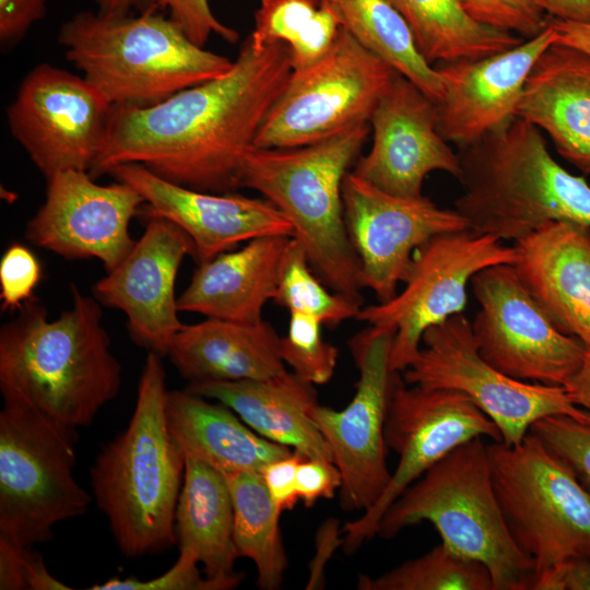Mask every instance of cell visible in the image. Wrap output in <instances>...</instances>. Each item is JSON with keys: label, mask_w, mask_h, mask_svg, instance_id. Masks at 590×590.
<instances>
[{"label": "cell", "mask_w": 590, "mask_h": 590, "mask_svg": "<svg viewBox=\"0 0 590 590\" xmlns=\"http://www.w3.org/2000/svg\"><path fill=\"white\" fill-rule=\"evenodd\" d=\"M293 71L288 48L248 38L224 75L149 107L113 106L106 144L90 175L135 163L190 189L233 193L243 160Z\"/></svg>", "instance_id": "1"}, {"label": "cell", "mask_w": 590, "mask_h": 590, "mask_svg": "<svg viewBox=\"0 0 590 590\" xmlns=\"http://www.w3.org/2000/svg\"><path fill=\"white\" fill-rule=\"evenodd\" d=\"M71 296V307L56 319L33 297L2 324L0 392L3 402L79 428L118 396L122 369L103 326L102 305L75 284Z\"/></svg>", "instance_id": "2"}, {"label": "cell", "mask_w": 590, "mask_h": 590, "mask_svg": "<svg viewBox=\"0 0 590 590\" xmlns=\"http://www.w3.org/2000/svg\"><path fill=\"white\" fill-rule=\"evenodd\" d=\"M162 358L148 353L128 426L102 448L90 472L95 503L120 552L130 558L158 554L176 543L186 456L167 422Z\"/></svg>", "instance_id": "3"}, {"label": "cell", "mask_w": 590, "mask_h": 590, "mask_svg": "<svg viewBox=\"0 0 590 590\" xmlns=\"http://www.w3.org/2000/svg\"><path fill=\"white\" fill-rule=\"evenodd\" d=\"M457 154L464 191L455 210L470 229L515 243L553 221L590 226V185L553 158L528 120L515 116Z\"/></svg>", "instance_id": "4"}, {"label": "cell", "mask_w": 590, "mask_h": 590, "mask_svg": "<svg viewBox=\"0 0 590 590\" xmlns=\"http://www.w3.org/2000/svg\"><path fill=\"white\" fill-rule=\"evenodd\" d=\"M369 132L363 123L303 146H252L239 175L240 188L258 191L288 219L321 281L361 305V267L345 225L342 188Z\"/></svg>", "instance_id": "5"}, {"label": "cell", "mask_w": 590, "mask_h": 590, "mask_svg": "<svg viewBox=\"0 0 590 590\" xmlns=\"http://www.w3.org/2000/svg\"><path fill=\"white\" fill-rule=\"evenodd\" d=\"M66 58L113 105L149 107L220 78L234 60L194 44L156 10L82 11L60 27Z\"/></svg>", "instance_id": "6"}, {"label": "cell", "mask_w": 590, "mask_h": 590, "mask_svg": "<svg viewBox=\"0 0 590 590\" xmlns=\"http://www.w3.org/2000/svg\"><path fill=\"white\" fill-rule=\"evenodd\" d=\"M422 522L451 551L485 565L494 590H529L533 562L507 527L483 438L455 448L412 483L386 510L377 534L392 539Z\"/></svg>", "instance_id": "7"}, {"label": "cell", "mask_w": 590, "mask_h": 590, "mask_svg": "<svg viewBox=\"0 0 590 590\" xmlns=\"http://www.w3.org/2000/svg\"><path fill=\"white\" fill-rule=\"evenodd\" d=\"M76 428L23 404L0 411V535L33 546L86 514L92 496L75 480Z\"/></svg>", "instance_id": "8"}, {"label": "cell", "mask_w": 590, "mask_h": 590, "mask_svg": "<svg viewBox=\"0 0 590 590\" xmlns=\"http://www.w3.org/2000/svg\"><path fill=\"white\" fill-rule=\"evenodd\" d=\"M487 455L507 527L534 575L590 560V489L575 472L531 432L517 445L488 444Z\"/></svg>", "instance_id": "9"}, {"label": "cell", "mask_w": 590, "mask_h": 590, "mask_svg": "<svg viewBox=\"0 0 590 590\" xmlns=\"http://www.w3.org/2000/svg\"><path fill=\"white\" fill-rule=\"evenodd\" d=\"M398 72L340 26L329 52L315 64L293 70L255 141L263 149L311 144L370 116Z\"/></svg>", "instance_id": "10"}, {"label": "cell", "mask_w": 590, "mask_h": 590, "mask_svg": "<svg viewBox=\"0 0 590 590\" xmlns=\"http://www.w3.org/2000/svg\"><path fill=\"white\" fill-rule=\"evenodd\" d=\"M402 378L408 385L467 396L497 426L506 445L519 444L535 422L547 416L590 423V413L577 406L564 387L518 380L485 361L462 312L425 331Z\"/></svg>", "instance_id": "11"}, {"label": "cell", "mask_w": 590, "mask_h": 590, "mask_svg": "<svg viewBox=\"0 0 590 590\" xmlns=\"http://www.w3.org/2000/svg\"><path fill=\"white\" fill-rule=\"evenodd\" d=\"M516 252L499 238L470 228L434 236L412 257L400 292L384 303L362 306L356 320L394 331L390 365L405 370L417 356L425 331L467 305L472 278L495 264H512Z\"/></svg>", "instance_id": "12"}, {"label": "cell", "mask_w": 590, "mask_h": 590, "mask_svg": "<svg viewBox=\"0 0 590 590\" xmlns=\"http://www.w3.org/2000/svg\"><path fill=\"white\" fill-rule=\"evenodd\" d=\"M479 437L502 441L497 426L467 396L408 385L399 373L385 425L387 448L399 461L379 499L342 527L343 551L355 553L377 535L384 514L412 483L455 448Z\"/></svg>", "instance_id": "13"}, {"label": "cell", "mask_w": 590, "mask_h": 590, "mask_svg": "<svg viewBox=\"0 0 590 590\" xmlns=\"http://www.w3.org/2000/svg\"><path fill=\"white\" fill-rule=\"evenodd\" d=\"M471 286L479 303L471 326L481 356L515 379L565 387L589 350L557 329L514 266L487 267Z\"/></svg>", "instance_id": "14"}, {"label": "cell", "mask_w": 590, "mask_h": 590, "mask_svg": "<svg viewBox=\"0 0 590 590\" xmlns=\"http://www.w3.org/2000/svg\"><path fill=\"white\" fill-rule=\"evenodd\" d=\"M394 331L368 326L349 346L358 370L355 394L340 411L318 404L312 416L327 439L341 476V506L366 511L382 495L387 467L385 425L399 371L390 365Z\"/></svg>", "instance_id": "15"}, {"label": "cell", "mask_w": 590, "mask_h": 590, "mask_svg": "<svg viewBox=\"0 0 590 590\" xmlns=\"http://www.w3.org/2000/svg\"><path fill=\"white\" fill-rule=\"evenodd\" d=\"M111 110L82 75L39 63L21 82L7 119L47 179L64 170L90 173L106 144Z\"/></svg>", "instance_id": "16"}, {"label": "cell", "mask_w": 590, "mask_h": 590, "mask_svg": "<svg viewBox=\"0 0 590 590\" xmlns=\"http://www.w3.org/2000/svg\"><path fill=\"white\" fill-rule=\"evenodd\" d=\"M344 220L362 284L378 303L392 298L414 251L436 235L469 228L455 209L429 198L394 196L349 172L342 188Z\"/></svg>", "instance_id": "17"}, {"label": "cell", "mask_w": 590, "mask_h": 590, "mask_svg": "<svg viewBox=\"0 0 590 590\" xmlns=\"http://www.w3.org/2000/svg\"><path fill=\"white\" fill-rule=\"evenodd\" d=\"M46 180L45 201L25 239L67 260L95 258L114 269L135 244L129 225L141 214V194L116 180L98 185L87 172L64 170Z\"/></svg>", "instance_id": "18"}, {"label": "cell", "mask_w": 590, "mask_h": 590, "mask_svg": "<svg viewBox=\"0 0 590 590\" xmlns=\"http://www.w3.org/2000/svg\"><path fill=\"white\" fill-rule=\"evenodd\" d=\"M146 225L129 253L93 286L102 306L121 310L132 341L148 352L167 356L182 328L175 284L193 244L179 226L158 215L141 213Z\"/></svg>", "instance_id": "19"}, {"label": "cell", "mask_w": 590, "mask_h": 590, "mask_svg": "<svg viewBox=\"0 0 590 590\" xmlns=\"http://www.w3.org/2000/svg\"><path fill=\"white\" fill-rule=\"evenodd\" d=\"M373 145L352 170L379 189L421 197L425 177L435 170L458 179V154L439 134L436 104L412 81L397 73L369 119Z\"/></svg>", "instance_id": "20"}, {"label": "cell", "mask_w": 590, "mask_h": 590, "mask_svg": "<svg viewBox=\"0 0 590 590\" xmlns=\"http://www.w3.org/2000/svg\"><path fill=\"white\" fill-rule=\"evenodd\" d=\"M107 174L141 194L144 200L141 213L167 219L188 234L197 264L229 251L239 243L294 234L288 219L264 198L190 189L135 163L114 166Z\"/></svg>", "instance_id": "21"}, {"label": "cell", "mask_w": 590, "mask_h": 590, "mask_svg": "<svg viewBox=\"0 0 590 590\" xmlns=\"http://www.w3.org/2000/svg\"><path fill=\"white\" fill-rule=\"evenodd\" d=\"M552 44L546 23L539 35L508 50L434 64L445 90L436 104L439 134L461 149L512 119L532 67Z\"/></svg>", "instance_id": "22"}, {"label": "cell", "mask_w": 590, "mask_h": 590, "mask_svg": "<svg viewBox=\"0 0 590 590\" xmlns=\"http://www.w3.org/2000/svg\"><path fill=\"white\" fill-rule=\"evenodd\" d=\"M514 248L526 288L558 330L590 351V226L553 221Z\"/></svg>", "instance_id": "23"}, {"label": "cell", "mask_w": 590, "mask_h": 590, "mask_svg": "<svg viewBox=\"0 0 590 590\" xmlns=\"http://www.w3.org/2000/svg\"><path fill=\"white\" fill-rule=\"evenodd\" d=\"M516 116L545 131L560 156L590 174V56L552 44L532 67Z\"/></svg>", "instance_id": "24"}, {"label": "cell", "mask_w": 590, "mask_h": 590, "mask_svg": "<svg viewBox=\"0 0 590 590\" xmlns=\"http://www.w3.org/2000/svg\"><path fill=\"white\" fill-rule=\"evenodd\" d=\"M190 392L220 402L261 437L306 458L333 461L312 416L319 404L312 385L288 370L262 380L189 384Z\"/></svg>", "instance_id": "25"}, {"label": "cell", "mask_w": 590, "mask_h": 590, "mask_svg": "<svg viewBox=\"0 0 590 590\" xmlns=\"http://www.w3.org/2000/svg\"><path fill=\"white\" fill-rule=\"evenodd\" d=\"M290 238L258 237L198 264L178 297L179 311L244 323L263 320L262 310L274 298Z\"/></svg>", "instance_id": "26"}, {"label": "cell", "mask_w": 590, "mask_h": 590, "mask_svg": "<svg viewBox=\"0 0 590 590\" xmlns=\"http://www.w3.org/2000/svg\"><path fill=\"white\" fill-rule=\"evenodd\" d=\"M273 327L215 318L184 324L167 356L189 384L262 380L286 371Z\"/></svg>", "instance_id": "27"}, {"label": "cell", "mask_w": 590, "mask_h": 590, "mask_svg": "<svg viewBox=\"0 0 590 590\" xmlns=\"http://www.w3.org/2000/svg\"><path fill=\"white\" fill-rule=\"evenodd\" d=\"M166 415L186 458L223 473H261L266 465L293 451L258 435L226 405L187 389L167 392Z\"/></svg>", "instance_id": "28"}, {"label": "cell", "mask_w": 590, "mask_h": 590, "mask_svg": "<svg viewBox=\"0 0 590 590\" xmlns=\"http://www.w3.org/2000/svg\"><path fill=\"white\" fill-rule=\"evenodd\" d=\"M179 552L193 556L203 574L223 590L236 588L239 557L234 541V507L224 473L186 458L185 476L175 515Z\"/></svg>", "instance_id": "29"}, {"label": "cell", "mask_w": 590, "mask_h": 590, "mask_svg": "<svg viewBox=\"0 0 590 590\" xmlns=\"http://www.w3.org/2000/svg\"><path fill=\"white\" fill-rule=\"evenodd\" d=\"M408 24L417 50L434 66L508 50L524 39L472 17L467 0H389Z\"/></svg>", "instance_id": "30"}, {"label": "cell", "mask_w": 590, "mask_h": 590, "mask_svg": "<svg viewBox=\"0 0 590 590\" xmlns=\"http://www.w3.org/2000/svg\"><path fill=\"white\" fill-rule=\"evenodd\" d=\"M328 8L339 25L365 48L417 85L438 104L444 83L433 66L420 54L413 35L389 0H315Z\"/></svg>", "instance_id": "31"}, {"label": "cell", "mask_w": 590, "mask_h": 590, "mask_svg": "<svg viewBox=\"0 0 590 590\" xmlns=\"http://www.w3.org/2000/svg\"><path fill=\"white\" fill-rule=\"evenodd\" d=\"M234 507V541L239 557L252 560L257 586L281 587L288 567L280 531L281 511L271 499L261 473H224Z\"/></svg>", "instance_id": "32"}, {"label": "cell", "mask_w": 590, "mask_h": 590, "mask_svg": "<svg viewBox=\"0 0 590 590\" xmlns=\"http://www.w3.org/2000/svg\"><path fill=\"white\" fill-rule=\"evenodd\" d=\"M339 31L334 14L315 0H260L249 39L257 48L285 44L293 70H303L329 52Z\"/></svg>", "instance_id": "33"}, {"label": "cell", "mask_w": 590, "mask_h": 590, "mask_svg": "<svg viewBox=\"0 0 590 590\" xmlns=\"http://www.w3.org/2000/svg\"><path fill=\"white\" fill-rule=\"evenodd\" d=\"M361 590H494L491 573L482 563L440 543L375 578L359 576Z\"/></svg>", "instance_id": "34"}, {"label": "cell", "mask_w": 590, "mask_h": 590, "mask_svg": "<svg viewBox=\"0 0 590 590\" xmlns=\"http://www.w3.org/2000/svg\"><path fill=\"white\" fill-rule=\"evenodd\" d=\"M273 300L290 314L314 317L328 327L356 318L363 306L344 295L330 292L314 271L303 246L293 237L282 257Z\"/></svg>", "instance_id": "35"}, {"label": "cell", "mask_w": 590, "mask_h": 590, "mask_svg": "<svg viewBox=\"0 0 590 590\" xmlns=\"http://www.w3.org/2000/svg\"><path fill=\"white\" fill-rule=\"evenodd\" d=\"M321 326L314 317L290 314L287 334L280 340L284 364L312 386L331 380L339 358V350L323 340Z\"/></svg>", "instance_id": "36"}, {"label": "cell", "mask_w": 590, "mask_h": 590, "mask_svg": "<svg viewBox=\"0 0 590 590\" xmlns=\"http://www.w3.org/2000/svg\"><path fill=\"white\" fill-rule=\"evenodd\" d=\"M530 432L558 456L590 489V423L565 415L535 422Z\"/></svg>", "instance_id": "37"}, {"label": "cell", "mask_w": 590, "mask_h": 590, "mask_svg": "<svg viewBox=\"0 0 590 590\" xmlns=\"http://www.w3.org/2000/svg\"><path fill=\"white\" fill-rule=\"evenodd\" d=\"M0 535V589L1 590H69L52 576L40 554Z\"/></svg>", "instance_id": "38"}, {"label": "cell", "mask_w": 590, "mask_h": 590, "mask_svg": "<svg viewBox=\"0 0 590 590\" xmlns=\"http://www.w3.org/2000/svg\"><path fill=\"white\" fill-rule=\"evenodd\" d=\"M465 9L476 21L523 39L539 35L547 23V14L538 0H467Z\"/></svg>", "instance_id": "39"}, {"label": "cell", "mask_w": 590, "mask_h": 590, "mask_svg": "<svg viewBox=\"0 0 590 590\" xmlns=\"http://www.w3.org/2000/svg\"><path fill=\"white\" fill-rule=\"evenodd\" d=\"M43 278V268L25 245L11 244L0 259V299L2 310L16 311L33 298Z\"/></svg>", "instance_id": "40"}, {"label": "cell", "mask_w": 590, "mask_h": 590, "mask_svg": "<svg viewBox=\"0 0 590 590\" xmlns=\"http://www.w3.org/2000/svg\"><path fill=\"white\" fill-rule=\"evenodd\" d=\"M197 559L179 552L175 564L158 577L140 580L138 578H111L94 585L91 590H223L222 587L201 574Z\"/></svg>", "instance_id": "41"}, {"label": "cell", "mask_w": 590, "mask_h": 590, "mask_svg": "<svg viewBox=\"0 0 590 590\" xmlns=\"http://www.w3.org/2000/svg\"><path fill=\"white\" fill-rule=\"evenodd\" d=\"M158 8L167 10L194 44L204 47L212 35L228 43L239 38L237 31L222 23L212 12L209 0H158Z\"/></svg>", "instance_id": "42"}, {"label": "cell", "mask_w": 590, "mask_h": 590, "mask_svg": "<svg viewBox=\"0 0 590 590\" xmlns=\"http://www.w3.org/2000/svg\"><path fill=\"white\" fill-rule=\"evenodd\" d=\"M341 485V473L332 461L304 457L297 467V494L306 507H312L319 499L333 498Z\"/></svg>", "instance_id": "43"}, {"label": "cell", "mask_w": 590, "mask_h": 590, "mask_svg": "<svg viewBox=\"0 0 590 590\" xmlns=\"http://www.w3.org/2000/svg\"><path fill=\"white\" fill-rule=\"evenodd\" d=\"M303 458L302 453L293 450L290 455L272 461L261 471L269 495L281 512L292 510L299 500L296 472Z\"/></svg>", "instance_id": "44"}, {"label": "cell", "mask_w": 590, "mask_h": 590, "mask_svg": "<svg viewBox=\"0 0 590 590\" xmlns=\"http://www.w3.org/2000/svg\"><path fill=\"white\" fill-rule=\"evenodd\" d=\"M47 0H0V42L19 43L46 14Z\"/></svg>", "instance_id": "45"}, {"label": "cell", "mask_w": 590, "mask_h": 590, "mask_svg": "<svg viewBox=\"0 0 590 590\" xmlns=\"http://www.w3.org/2000/svg\"><path fill=\"white\" fill-rule=\"evenodd\" d=\"M529 590H590V560L573 558L533 576Z\"/></svg>", "instance_id": "46"}, {"label": "cell", "mask_w": 590, "mask_h": 590, "mask_svg": "<svg viewBox=\"0 0 590 590\" xmlns=\"http://www.w3.org/2000/svg\"><path fill=\"white\" fill-rule=\"evenodd\" d=\"M342 528L339 520L328 518L319 527L316 534V552L309 564L307 590L322 589L324 586V567L339 546L343 544Z\"/></svg>", "instance_id": "47"}, {"label": "cell", "mask_w": 590, "mask_h": 590, "mask_svg": "<svg viewBox=\"0 0 590 590\" xmlns=\"http://www.w3.org/2000/svg\"><path fill=\"white\" fill-rule=\"evenodd\" d=\"M547 25L554 33V44L568 46L590 56V22L560 20L547 15Z\"/></svg>", "instance_id": "48"}, {"label": "cell", "mask_w": 590, "mask_h": 590, "mask_svg": "<svg viewBox=\"0 0 590 590\" xmlns=\"http://www.w3.org/2000/svg\"><path fill=\"white\" fill-rule=\"evenodd\" d=\"M538 1L550 16L576 22H590V0Z\"/></svg>", "instance_id": "49"}, {"label": "cell", "mask_w": 590, "mask_h": 590, "mask_svg": "<svg viewBox=\"0 0 590 590\" xmlns=\"http://www.w3.org/2000/svg\"><path fill=\"white\" fill-rule=\"evenodd\" d=\"M564 388L577 406L590 413V351L581 367Z\"/></svg>", "instance_id": "50"}, {"label": "cell", "mask_w": 590, "mask_h": 590, "mask_svg": "<svg viewBox=\"0 0 590 590\" xmlns=\"http://www.w3.org/2000/svg\"><path fill=\"white\" fill-rule=\"evenodd\" d=\"M98 12L110 14H130L132 10L144 12L157 10L158 0H94Z\"/></svg>", "instance_id": "51"}]
</instances>
